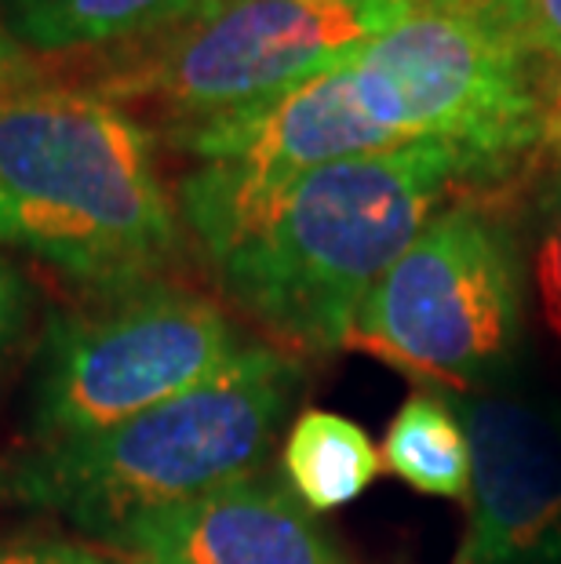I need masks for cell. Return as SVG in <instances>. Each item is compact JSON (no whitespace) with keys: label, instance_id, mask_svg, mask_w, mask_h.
Returning a JSON list of instances; mask_svg holds the SVG:
<instances>
[{"label":"cell","instance_id":"6da1fadb","mask_svg":"<svg viewBox=\"0 0 561 564\" xmlns=\"http://www.w3.org/2000/svg\"><path fill=\"white\" fill-rule=\"evenodd\" d=\"M445 142H404L303 175L205 256L219 292L289 357L346 350L354 317L449 200L499 186Z\"/></svg>","mask_w":561,"mask_h":564},{"label":"cell","instance_id":"7a4b0ae2","mask_svg":"<svg viewBox=\"0 0 561 564\" xmlns=\"http://www.w3.org/2000/svg\"><path fill=\"white\" fill-rule=\"evenodd\" d=\"M158 139L88 88L0 99V245L95 299L164 281L183 251Z\"/></svg>","mask_w":561,"mask_h":564},{"label":"cell","instance_id":"3957f363","mask_svg":"<svg viewBox=\"0 0 561 564\" xmlns=\"http://www.w3.org/2000/svg\"><path fill=\"white\" fill-rule=\"evenodd\" d=\"M295 390V357L252 343L183 398L103 434L41 444L4 474V488L106 543L139 518L262 477Z\"/></svg>","mask_w":561,"mask_h":564},{"label":"cell","instance_id":"277c9868","mask_svg":"<svg viewBox=\"0 0 561 564\" xmlns=\"http://www.w3.org/2000/svg\"><path fill=\"white\" fill-rule=\"evenodd\" d=\"M496 186L449 200L376 281L346 350L449 398L482 393L515 365L525 328V262Z\"/></svg>","mask_w":561,"mask_h":564},{"label":"cell","instance_id":"5b68a950","mask_svg":"<svg viewBox=\"0 0 561 564\" xmlns=\"http://www.w3.org/2000/svg\"><path fill=\"white\" fill-rule=\"evenodd\" d=\"M350 80L393 142H445L504 183L561 131V80L460 0H420L350 58Z\"/></svg>","mask_w":561,"mask_h":564},{"label":"cell","instance_id":"8992f818","mask_svg":"<svg viewBox=\"0 0 561 564\" xmlns=\"http://www.w3.org/2000/svg\"><path fill=\"white\" fill-rule=\"evenodd\" d=\"M420 0H212L158 37L121 47L80 88L164 124L270 99L365 52Z\"/></svg>","mask_w":561,"mask_h":564},{"label":"cell","instance_id":"52a82bcc","mask_svg":"<svg viewBox=\"0 0 561 564\" xmlns=\"http://www.w3.org/2000/svg\"><path fill=\"white\" fill-rule=\"evenodd\" d=\"M248 346L216 299L169 278L58 314L37 354L33 437L63 444L121 426L216 379Z\"/></svg>","mask_w":561,"mask_h":564},{"label":"cell","instance_id":"ba28073f","mask_svg":"<svg viewBox=\"0 0 561 564\" xmlns=\"http://www.w3.org/2000/svg\"><path fill=\"white\" fill-rule=\"evenodd\" d=\"M449 401L471 441L467 528L452 564H561V404L510 390Z\"/></svg>","mask_w":561,"mask_h":564},{"label":"cell","instance_id":"9c48e42d","mask_svg":"<svg viewBox=\"0 0 561 564\" xmlns=\"http://www.w3.org/2000/svg\"><path fill=\"white\" fill-rule=\"evenodd\" d=\"M103 546L128 564H350L314 513L267 477L139 518Z\"/></svg>","mask_w":561,"mask_h":564},{"label":"cell","instance_id":"30bf717a","mask_svg":"<svg viewBox=\"0 0 561 564\" xmlns=\"http://www.w3.org/2000/svg\"><path fill=\"white\" fill-rule=\"evenodd\" d=\"M212 0H0V19L30 55L121 52L179 26Z\"/></svg>","mask_w":561,"mask_h":564},{"label":"cell","instance_id":"8fae6325","mask_svg":"<svg viewBox=\"0 0 561 564\" xmlns=\"http://www.w3.org/2000/svg\"><path fill=\"white\" fill-rule=\"evenodd\" d=\"M384 470V455L354 419L303 408L281 444L284 488L310 513H332L365 496Z\"/></svg>","mask_w":561,"mask_h":564},{"label":"cell","instance_id":"7c38bea8","mask_svg":"<svg viewBox=\"0 0 561 564\" xmlns=\"http://www.w3.org/2000/svg\"><path fill=\"white\" fill-rule=\"evenodd\" d=\"M379 455L401 485L438 499H467L471 441L445 393H412L393 412Z\"/></svg>","mask_w":561,"mask_h":564},{"label":"cell","instance_id":"4fadbf2b","mask_svg":"<svg viewBox=\"0 0 561 564\" xmlns=\"http://www.w3.org/2000/svg\"><path fill=\"white\" fill-rule=\"evenodd\" d=\"M521 197L510 204L525 262V284L547 332L561 343V131L518 167Z\"/></svg>","mask_w":561,"mask_h":564},{"label":"cell","instance_id":"5bb4252c","mask_svg":"<svg viewBox=\"0 0 561 564\" xmlns=\"http://www.w3.org/2000/svg\"><path fill=\"white\" fill-rule=\"evenodd\" d=\"M561 80V0H460Z\"/></svg>","mask_w":561,"mask_h":564},{"label":"cell","instance_id":"9a60e30c","mask_svg":"<svg viewBox=\"0 0 561 564\" xmlns=\"http://www.w3.org/2000/svg\"><path fill=\"white\" fill-rule=\"evenodd\" d=\"M0 564H128L110 550L66 543V539H30V543L0 546Z\"/></svg>","mask_w":561,"mask_h":564},{"label":"cell","instance_id":"2e32d148","mask_svg":"<svg viewBox=\"0 0 561 564\" xmlns=\"http://www.w3.org/2000/svg\"><path fill=\"white\" fill-rule=\"evenodd\" d=\"M30 310H33V292L26 278H22V270L0 251V361L19 346L22 332H26Z\"/></svg>","mask_w":561,"mask_h":564},{"label":"cell","instance_id":"e0dca14e","mask_svg":"<svg viewBox=\"0 0 561 564\" xmlns=\"http://www.w3.org/2000/svg\"><path fill=\"white\" fill-rule=\"evenodd\" d=\"M44 84V69L41 58L30 55L11 30L0 19V99H11V95H26V91H41Z\"/></svg>","mask_w":561,"mask_h":564}]
</instances>
